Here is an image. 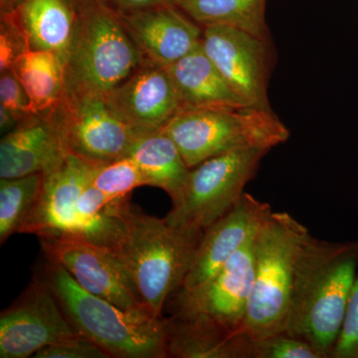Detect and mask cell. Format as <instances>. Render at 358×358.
Returning a JSON list of instances; mask_svg holds the SVG:
<instances>
[{"mask_svg": "<svg viewBox=\"0 0 358 358\" xmlns=\"http://www.w3.org/2000/svg\"><path fill=\"white\" fill-rule=\"evenodd\" d=\"M357 268L358 242L331 243L310 235L299 258L285 334L331 358Z\"/></svg>", "mask_w": 358, "mask_h": 358, "instance_id": "cell-1", "label": "cell"}, {"mask_svg": "<svg viewBox=\"0 0 358 358\" xmlns=\"http://www.w3.org/2000/svg\"><path fill=\"white\" fill-rule=\"evenodd\" d=\"M126 234L114 253L133 282L145 310L164 317L171 294L192 270L204 230L176 227L134 206L124 213Z\"/></svg>", "mask_w": 358, "mask_h": 358, "instance_id": "cell-2", "label": "cell"}, {"mask_svg": "<svg viewBox=\"0 0 358 358\" xmlns=\"http://www.w3.org/2000/svg\"><path fill=\"white\" fill-rule=\"evenodd\" d=\"M42 278L78 334L114 358H166V317L131 312L81 288L69 273L47 260Z\"/></svg>", "mask_w": 358, "mask_h": 358, "instance_id": "cell-3", "label": "cell"}, {"mask_svg": "<svg viewBox=\"0 0 358 358\" xmlns=\"http://www.w3.org/2000/svg\"><path fill=\"white\" fill-rule=\"evenodd\" d=\"M288 212L270 211L255 235V268L243 333L251 339L285 333L299 258L310 237Z\"/></svg>", "mask_w": 358, "mask_h": 358, "instance_id": "cell-4", "label": "cell"}, {"mask_svg": "<svg viewBox=\"0 0 358 358\" xmlns=\"http://www.w3.org/2000/svg\"><path fill=\"white\" fill-rule=\"evenodd\" d=\"M141 65L119 13L102 0L80 4L64 63V95H106Z\"/></svg>", "mask_w": 358, "mask_h": 358, "instance_id": "cell-5", "label": "cell"}, {"mask_svg": "<svg viewBox=\"0 0 358 358\" xmlns=\"http://www.w3.org/2000/svg\"><path fill=\"white\" fill-rule=\"evenodd\" d=\"M189 169L232 150H271L286 143L289 129L272 110H181L164 127Z\"/></svg>", "mask_w": 358, "mask_h": 358, "instance_id": "cell-6", "label": "cell"}, {"mask_svg": "<svg viewBox=\"0 0 358 358\" xmlns=\"http://www.w3.org/2000/svg\"><path fill=\"white\" fill-rule=\"evenodd\" d=\"M270 150H232L190 169L180 199L164 219L176 227L205 230L232 210Z\"/></svg>", "mask_w": 358, "mask_h": 358, "instance_id": "cell-7", "label": "cell"}, {"mask_svg": "<svg viewBox=\"0 0 358 358\" xmlns=\"http://www.w3.org/2000/svg\"><path fill=\"white\" fill-rule=\"evenodd\" d=\"M256 232L210 279L171 294L167 301L173 306L171 317L200 320L230 334H244L254 281Z\"/></svg>", "mask_w": 358, "mask_h": 358, "instance_id": "cell-8", "label": "cell"}, {"mask_svg": "<svg viewBox=\"0 0 358 358\" xmlns=\"http://www.w3.org/2000/svg\"><path fill=\"white\" fill-rule=\"evenodd\" d=\"M51 113L66 154L94 166L126 157L140 133L122 121L102 95H64Z\"/></svg>", "mask_w": 358, "mask_h": 358, "instance_id": "cell-9", "label": "cell"}, {"mask_svg": "<svg viewBox=\"0 0 358 358\" xmlns=\"http://www.w3.org/2000/svg\"><path fill=\"white\" fill-rule=\"evenodd\" d=\"M39 240L45 258L64 268L81 288L124 310L148 313L113 250L71 235Z\"/></svg>", "mask_w": 358, "mask_h": 358, "instance_id": "cell-10", "label": "cell"}, {"mask_svg": "<svg viewBox=\"0 0 358 358\" xmlns=\"http://www.w3.org/2000/svg\"><path fill=\"white\" fill-rule=\"evenodd\" d=\"M76 334L50 287L37 274L0 315V357H33L42 348Z\"/></svg>", "mask_w": 358, "mask_h": 358, "instance_id": "cell-11", "label": "cell"}, {"mask_svg": "<svg viewBox=\"0 0 358 358\" xmlns=\"http://www.w3.org/2000/svg\"><path fill=\"white\" fill-rule=\"evenodd\" d=\"M201 46L226 81L249 107L272 110L268 85L272 67L268 39L230 26L203 27Z\"/></svg>", "mask_w": 358, "mask_h": 358, "instance_id": "cell-12", "label": "cell"}, {"mask_svg": "<svg viewBox=\"0 0 358 358\" xmlns=\"http://www.w3.org/2000/svg\"><path fill=\"white\" fill-rule=\"evenodd\" d=\"M96 167L66 154L55 166L42 173L39 199L20 226V234L41 238L80 237L78 200L93 180Z\"/></svg>", "mask_w": 358, "mask_h": 358, "instance_id": "cell-13", "label": "cell"}, {"mask_svg": "<svg viewBox=\"0 0 358 358\" xmlns=\"http://www.w3.org/2000/svg\"><path fill=\"white\" fill-rule=\"evenodd\" d=\"M143 64L166 68L201 44L203 27L176 4L119 13Z\"/></svg>", "mask_w": 358, "mask_h": 358, "instance_id": "cell-14", "label": "cell"}, {"mask_svg": "<svg viewBox=\"0 0 358 358\" xmlns=\"http://www.w3.org/2000/svg\"><path fill=\"white\" fill-rule=\"evenodd\" d=\"M115 114L138 131H159L180 110L166 68L143 64L103 95Z\"/></svg>", "mask_w": 358, "mask_h": 358, "instance_id": "cell-15", "label": "cell"}, {"mask_svg": "<svg viewBox=\"0 0 358 358\" xmlns=\"http://www.w3.org/2000/svg\"><path fill=\"white\" fill-rule=\"evenodd\" d=\"M270 205L245 192L227 214L204 230L192 270L180 289L199 286L216 274L258 229Z\"/></svg>", "mask_w": 358, "mask_h": 358, "instance_id": "cell-16", "label": "cell"}, {"mask_svg": "<svg viewBox=\"0 0 358 358\" xmlns=\"http://www.w3.org/2000/svg\"><path fill=\"white\" fill-rule=\"evenodd\" d=\"M65 155L52 113L32 115L2 136L0 178L44 173Z\"/></svg>", "mask_w": 358, "mask_h": 358, "instance_id": "cell-17", "label": "cell"}, {"mask_svg": "<svg viewBox=\"0 0 358 358\" xmlns=\"http://www.w3.org/2000/svg\"><path fill=\"white\" fill-rule=\"evenodd\" d=\"M181 110H234L249 107L235 93L201 44L167 66Z\"/></svg>", "mask_w": 358, "mask_h": 358, "instance_id": "cell-18", "label": "cell"}, {"mask_svg": "<svg viewBox=\"0 0 358 358\" xmlns=\"http://www.w3.org/2000/svg\"><path fill=\"white\" fill-rule=\"evenodd\" d=\"M11 13L31 50L53 52L65 63L79 15L75 0H23Z\"/></svg>", "mask_w": 358, "mask_h": 358, "instance_id": "cell-19", "label": "cell"}, {"mask_svg": "<svg viewBox=\"0 0 358 358\" xmlns=\"http://www.w3.org/2000/svg\"><path fill=\"white\" fill-rule=\"evenodd\" d=\"M166 322L167 357L251 358V338L196 320L171 317Z\"/></svg>", "mask_w": 358, "mask_h": 358, "instance_id": "cell-20", "label": "cell"}, {"mask_svg": "<svg viewBox=\"0 0 358 358\" xmlns=\"http://www.w3.org/2000/svg\"><path fill=\"white\" fill-rule=\"evenodd\" d=\"M127 155L138 164L145 185L164 190L171 203L178 201L190 169L176 143L162 129L140 131Z\"/></svg>", "mask_w": 358, "mask_h": 358, "instance_id": "cell-21", "label": "cell"}, {"mask_svg": "<svg viewBox=\"0 0 358 358\" xmlns=\"http://www.w3.org/2000/svg\"><path fill=\"white\" fill-rule=\"evenodd\" d=\"M11 70L24 87L34 115L55 109L65 93L64 63L53 52H26Z\"/></svg>", "mask_w": 358, "mask_h": 358, "instance_id": "cell-22", "label": "cell"}, {"mask_svg": "<svg viewBox=\"0 0 358 358\" xmlns=\"http://www.w3.org/2000/svg\"><path fill=\"white\" fill-rule=\"evenodd\" d=\"M267 0H182L178 6L202 27L223 25L268 39Z\"/></svg>", "mask_w": 358, "mask_h": 358, "instance_id": "cell-23", "label": "cell"}, {"mask_svg": "<svg viewBox=\"0 0 358 358\" xmlns=\"http://www.w3.org/2000/svg\"><path fill=\"white\" fill-rule=\"evenodd\" d=\"M0 244L18 233L41 192L42 173L0 178Z\"/></svg>", "mask_w": 358, "mask_h": 358, "instance_id": "cell-24", "label": "cell"}, {"mask_svg": "<svg viewBox=\"0 0 358 358\" xmlns=\"http://www.w3.org/2000/svg\"><path fill=\"white\" fill-rule=\"evenodd\" d=\"M92 185L115 202L129 201L136 188L147 185L138 164L128 155L96 167Z\"/></svg>", "mask_w": 358, "mask_h": 358, "instance_id": "cell-25", "label": "cell"}, {"mask_svg": "<svg viewBox=\"0 0 358 358\" xmlns=\"http://www.w3.org/2000/svg\"><path fill=\"white\" fill-rule=\"evenodd\" d=\"M252 358H324L306 341L282 333L251 339Z\"/></svg>", "mask_w": 358, "mask_h": 358, "instance_id": "cell-26", "label": "cell"}, {"mask_svg": "<svg viewBox=\"0 0 358 358\" xmlns=\"http://www.w3.org/2000/svg\"><path fill=\"white\" fill-rule=\"evenodd\" d=\"M30 50L24 31L13 13H1L0 22V72L11 69L14 63Z\"/></svg>", "mask_w": 358, "mask_h": 358, "instance_id": "cell-27", "label": "cell"}, {"mask_svg": "<svg viewBox=\"0 0 358 358\" xmlns=\"http://www.w3.org/2000/svg\"><path fill=\"white\" fill-rule=\"evenodd\" d=\"M0 107L11 113L20 124L34 115L29 96L11 69L0 75Z\"/></svg>", "mask_w": 358, "mask_h": 358, "instance_id": "cell-28", "label": "cell"}, {"mask_svg": "<svg viewBox=\"0 0 358 358\" xmlns=\"http://www.w3.org/2000/svg\"><path fill=\"white\" fill-rule=\"evenodd\" d=\"M331 358H358V274L353 282L345 322Z\"/></svg>", "mask_w": 358, "mask_h": 358, "instance_id": "cell-29", "label": "cell"}, {"mask_svg": "<svg viewBox=\"0 0 358 358\" xmlns=\"http://www.w3.org/2000/svg\"><path fill=\"white\" fill-rule=\"evenodd\" d=\"M34 358H110L102 348L81 334L57 341L35 353Z\"/></svg>", "mask_w": 358, "mask_h": 358, "instance_id": "cell-30", "label": "cell"}, {"mask_svg": "<svg viewBox=\"0 0 358 358\" xmlns=\"http://www.w3.org/2000/svg\"><path fill=\"white\" fill-rule=\"evenodd\" d=\"M115 13H129L164 3V0H102Z\"/></svg>", "mask_w": 358, "mask_h": 358, "instance_id": "cell-31", "label": "cell"}, {"mask_svg": "<svg viewBox=\"0 0 358 358\" xmlns=\"http://www.w3.org/2000/svg\"><path fill=\"white\" fill-rule=\"evenodd\" d=\"M20 124V122L16 120L11 113L0 107V131L2 134H8Z\"/></svg>", "mask_w": 358, "mask_h": 358, "instance_id": "cell-32", "label": "cell"}, {"mask_svg": "<svg viewBox=\"0 0 358 358\" xmlns=\"http://www.w3.org/2000/svg\"><path fill=\"white\" fill-rule=\"evenodd\" d=\"M23 0H0L1 13H10L16 8Z\"/></svg>", "mask_w": 358, "mask_h": 358, "instance_id": "cell-33", "label": "cell"}, {"mask_svg": "<svg viewBox=\"0 0 358 358\" xmlns=\"http://www.w3.org/2000/svg\"><path fill=\"white\" fill-rule=\"evenodd\" d=\"M180 1H182V0H164V3L176 4V6H178Z\"/></svg>", "mask_w": 358, "mask_h": 358, "instance_id": "cell-34", "label": "cell"}, {"mask_svg": "<svg viewBox=\"0 0 358 358\" xmlns=\"http://www.w3.org/2000/svg\"><path fill=\"white\" fill-rule=\"evenodd\" d=\"M75 1L77 2L78 6H80V4L86 3V2L92 1V0H75Z\"/></svg>", "mask_w": 358, "mask_h": 358, "instance_id": "cell-35", "label": "cell"}]
</instances>
